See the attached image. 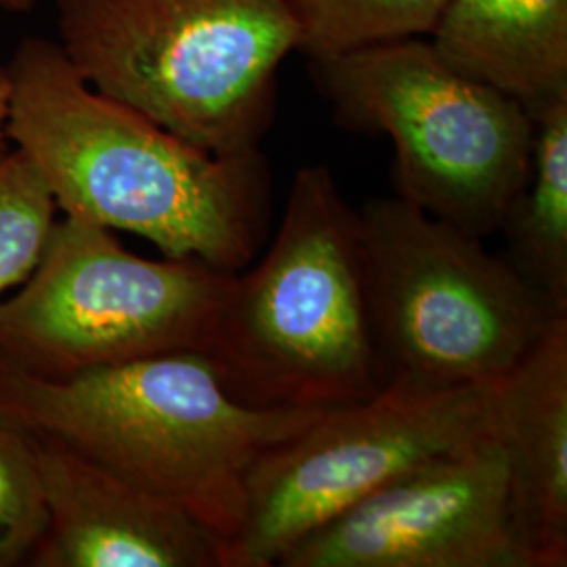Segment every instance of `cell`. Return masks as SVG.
Here are the masks:
<instances>
[{"label": "cell", "mask_w": 567, "mask_h": 567, "mask_svg": "<svg viewBox=\"0 0 567 567\" xmlns=\"http://www.w3.org/2000/svg\"><path fill=\"white\" fill-rule=\"evenodd\" d=\"M39 4V0H0V9L11 13H28Z\"/></svg>", "instance_id": "18"}, {"label": "cell", "mask_w": 567, "mask_h": 567, "mask_svg": "<svg viewBox=\"0 0 567 567\" xmlns=\"http://www.w3.org/2000/svg\"><path fill=\"white\" fill-rule=\"evenodd\" d=\"M234 271L143 259L112 229L63 215L20 292L0 301V360L61 379L164 353H204Z\"/></svg>", "instance_id": "7"}, {"label": "cell", "mask_w": 567, "mask_h": 567, "mask_svg": "<svg viewBox=\"0 0 567 567\" xmlns=\"http://www.w3.org/2000/svg\"><path fill=\"white\" fill-rule=\"evenodd\" d=\"M494 429L536 567H566L567 316L494 383Z\"/></svg>", "instance_id": "11"}, {"label": "cell", "mask_w": 567, "mask_h": 567, "mask_svg": "<svg viewBox=\"0 0 567 567\" xmlns=\"http://www.w3.org/2000/svg\"><path fill=\"white\" fill-rule=\"evenodd\" d=\"M9 140L63 215L154 244L163 257L243 271L271 217L261 150L217 156L82 79L58 42L25 39L7 65Z\"/></svg>", "instance_id": "1"}, {"label": "cell", "mask_w": 567, "mask_h": 567, "mask_svg": "<svg viewBox=\"0 0 567 567\" xmlns=\"http://www.w3.org/2000/svg\"><path fill=\"white\" fill-rule=\"evenodd\" d=\"M203 355L257 408L328 410L385 385L360 217L324 164L295 175L274 243L234 276Z\"/></svg>", "instance_id": "3"}, {"label": "cell", "mask_w": 567, "mask_h": 567, "mask_svg": "<svg viewBox=\"0 0 567 567\" xmlns=\"http://www.w3.org/2000/svg\"><path fill=\"white\" fill-rule=\"evenodd\" d=\"M47 519L32 437L0 421V567L28 566Z\"/></svg>", "instance_id": "16"}, {"label": "cell", "mask_w": 567, "mask_h": 567, "mask_svg": "<svg viewBox=\"0 0 567 567\" xmlns=\"http://www.w3.org/2000/svg\"><path fill=\"white\" fill-rule=\"evenodd\" d=\"M494 383L391 379L365 400L322 410L252 466L229 567L278 566L288 548L377 489L494 433Z\"/></svg>", "instance_id": "8"}, {"label": "cell", "mask_w": 567, "mask_h": 567, "mask_svg": "<svg viewBox=\"0 0 567 567\" xmlns=\"http://www.w3.org/2000/svg\"><path fill=\"white\" fill-rule=\"evenodd\" d=\"M280 567H536L496 431L370 494Z\"/></svg>", "instance_id": "9"}, {"label": "cell", "mask_w": 567, "mask_h": 567, "mask_svg": "<svg viewBox=\"0 0 567 567\" xmlns=\"http://www.w3.org/2000/svg\"><path fill=\"white\" fill-rule=\"evenodd\" d=\"M58 204L39 168L21 150L0 154V301L41 261Z\"/></svg>", "instance_id": "15"}, {"label": "cell", "mask_w": 567, "mask_h": 567, "mask_svg": "<svg viewBox=\"0 0 567 567\" xmlns=\"http://www.w3.org/2000/svg\"><path fill=\"white\" fill-rule=\"evenodd\" d=\"M9 105H11V79L7 65H0V154L9 150Z\"/></svg>", "instance_id": "17"}, {"label": "cell", "mask_w": 567, "mask_h": 567, "mask_svg": "<svg viewBox=\"0 0 567 567\" xmlns=\"http://www.w3.org/2000/svg\"><path fill=\"white\" fill-rule=\"evenodd\" d=\"M320 412L244 404L196 351L61 379L0 360V421L171 498L224 543L227 561L252 466Z\"/></svg>", "instance_id": "2"}, {"label": "cell", "mask_w": 567, "mask_h": 567, "mask_svg": "<svg viewBox=\"0 0 567 567\" xmlns=\"http://www.w3.org/2000/svg\"><path fill=\"white\" fill-rule=\"evenodd\" d=\"M360 217L365 297L386 381L494 383L561 311L543 290L456 225L400 196Z\"/></svg>", "instance_id": "5"}, {"label": "cell", "mask_w": 567, "mask_h": 567, "mask_svg": "<svg viewBox=\"0 0 567 567\" xmlns=\"http://www.w3.org/2000/svg\"><path fill=\"white\" fill-rule=\"evenodd\" d=\"M47 529L28 566L229 567L227 547L163 494L30 433Z\"/></svg>", "instance_id": "10"}, {"label": "cell", "mask_w": 567, "mask_h": 567, "mask_svg": "<svg viewBox=\"0 0 567 567\" xmlns=\"http://www.w3.org/2000/svg\"><path fill=\"white\" fill-rule=\"evenodd\" d=\"M309 61L341 126L393 143L395 196L477 238L498 234L532 163L522 103L454 72L425 37Z\"/></svg>", "instance_id": "6"}, {"label": "cell", "mask_w": 567, "mask_h": 567, "mask_svg": "<svg viewBox=\"0 0 567 567\" xmlns=\"http://www.w3.org/2000/svg\"><path fill=\"white\" fill-rule=\"evenodd\" d=\"M63 55L103 95L217 156L261 150L299 47L286 0H55Z\"/></svg>", "instance_id": "4"}, {"label": "cell", "mask_w": 567, "mask_h": 567, "mask_svg": "<svg viewBox=\"0 0 567 567\" xmlns=\"http://www.w3.org/2000/svg\"><path fill=\"white\" fill-rule=\"evenodd\" d=\"M532 118L529 173L498 234L505 236L508 264L567 311V100Z\"/></svg>", "instance_id": "13"}, {"label": "cell", "mask_w": 567, "mask_h": 567, "mask_svg": "<svg viewBox=\"0 0 567 567\" xmlns=\"http://www.w3.org/2000/svg\"><path fill=\"white\" fill-rule=\"evenodd\" d=\"M429 41L454 72L529 116L567 100V0H447Z\"/></svg>", "instance_id": "12"}, {"label": "cell", "mask_w": 567, "mask_h": 567, "mask_svg": "<svg viewBox=\"0 0 567 567\" xmlns=\"http://www.w3.org/2000/svg\"><path fill=\"white\" fill-rule=\"evenodd\" d=\"M299 25V47L324 60L370 44L429 39L447 0H286Z\"/></svg>", "instance_id": "14"}]
</instances>
